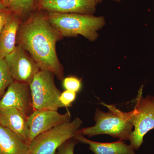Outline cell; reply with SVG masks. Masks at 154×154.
<instances>
[{
	"label": "cell",
	"mask_w": 154,
	"mask_h": 154,
	"mask_svg": "<svg viewBox=\"0 0 154 154\" xmlns=\"http://www.w3.org/2000/svg\"><path fill=\"white\" fill-rule=\"evenodd\" d=\"M101 104L108 108V112L96 108L94 116L95 125L80 129V132L89 137L107 134L119 140H129L133 126L125 118L124 112L115 105H107L103 102Z\"/></svg>",
	"instance_id": "3"
},
{
	"label": "cell",
	"mask_w": 154,
	"mask_h": 154,
	"mask_svg": "<svg viewBox=\"0 0 154 154\" xmlns=\"http://www.w3.org/2000/svg\"><path fill=\"white\" fill-rule=\"evenodd\" d=\"M55 77L44 70L35 75L30 84L33 110H57L63 107L60 100L62 92L56 86Z\"/></svg>",
	"instance_id": "6"
},
{
	"label": "cell",
	"mask_w": 154,
	"mask_h": 154,
	"mask_svg": "<svg viewBox=\"0 0 154 154\" xmlns=\"http://www.w3.org/2000/svg\"><path fill=\"white\" fill-rule=\"evenodd\" d=\"M97 4L95 0H35V10L60 14L94 15Z\"/></svg>",
	"instance_id": "10"
},
{
	"label": "cell",
	"mask_w": 154,
	"mask_h": 154,
	"mask_svg": "<svg viewBox=\"0 0 154 154\" xmlns=\"http://www.w3.org/2000/svg\"><path fill=\"white\" fill-rule=\"evenodd\" d=\"M77 97V93L72 91L65 90L61 93L60 100L63 107H69L72 106Z\"/></svg>",
	"instance_id": "20"
},
{
	"label": "cell",
	"mask_w": 154,
	"mask_h": 154,
	"mask_svg": "<svg viewBox=\"0 0 154 154\" xmlns=\"http://www.w3.org/2000/svg\"><path fill=\"white\" fill-rule=\"evenodd\" d=\"M0 154H29V145L13 131L0 125Z\"/></svg>",
	"instance_id": "14"
},
{
	"label": "cell",
	"mask_w": 154,
	"mask_h": 154,
	"mask_svg": "<svg viewBox=\"0 0 154 154\" xmlns=\"http://www.w3.org/2000/svg\"><path fill=\"white\" fill-rule=\"evenodd\" d=\"M63 86L65 90L72 91L77 93L82 88V81L74 76L67 77L63 80Z\"/></svg>",
	"instance_id": "17"
},
{
	"label": "cell",
	"mask_w": 154,
	"mask_h": 154,
	"mask_svg": "<svg viewBox=\"0 0 154 154\" xmlns=\"http://www.w3.org/2000/svg\"><path fill=\"white\" fill-rule=\"evenodd\" d=\"M47 16L51 25L63 37L81 35L91 42L97 40L98 31L106 24L105 17L94 15L47 12Z\"/></svg>",
	"instance_id": "2"
},
{
	"label": "cell",
	"mask_w": 154,
	"mask_h": 154,
	"mask_svg": "<svg viewBox=\"0 0 154 154\" xmlns=\"http://www.w3.org/2000/svg\"><path fill=\"white\" fill-rule=\"evenodd\" d=\"M4 5L6 6V7H8V0H2Z\"/></svg>",
	"instance_id": "22"
},
{
	"label": "cell",
	"mask_w": 154,
	"mask_h": 154,
	"mask_svg": "<svg viewBox=\"0 0 154 154\" xmlns=\"http://www.w3.org/2000/svg\"><path fill=\"white\" fill-rule=\"evenodd\" d=\"M5 59L14 81L30 85L40 70L33 58L18 45Z\"/></svg>",
	"instance_id": "7"
},
{
	"label": "cell",
	"mask_w": 154,
	"mask_h": 154,
	"mask_svg": "<svg viewBox=\"0 0 154 154\" xmlns=\"http://www.w3.org/2000/svg\"><path fill=\"white\" fill-rule=\"evenodd\" d=\"M47 13L35 10L22 20L17 32V45L30 54L40 70L51 72L63 81L64 68L58 57L56 44L63 37L51 25Z\"/></svg>",
	"instance_id": "1"
},
{
	"label": "cell",
	"mask_w": 154,
	"mask_h": 154,
	"mask_svg": "<svg viewBox=\"0 0 154 154\" xmlns=\"http://www.w3.org/2000/svg\"><path fill=\"white\" fill-rule=\"evenodd\" d=\"M95 1H96V2L98 4H100V3H102L103 0H95ZM112 1H114V2L118 3H119L121 2V0H112Z\"/></svg>",
	"instance_id": "21"
},
{
	"label": "cell",
	"mask_w": 154,
	"mask_h": 154,
	"mask_svg": "<svg viewBox=\"0 0 154 154\" xmlns=\"http://www.w3.org/2000/svg\"><path fill=\"white\" fill-rule=\"evenodd\" d=\"M22 19L14 14L0 33V60L13 51L17 45V32Z\"/></svg>",
	"instance_id": "13"
},
{
	"label": "cell",
	"mask_w": 154,
	"mask_h": 154,
	"mask_svg": "<svg viewBox=\"0 0 154 154\" xmlns=\"http://www.w3.org/2000/svg\"><path fill=\"white\" fill-rule=\"evenodd\" d=\"M143 87L138 92L134 109L124 112L125 118L134 128L129 140L135 150L141 146L145 135L154 128V96L143 97Z\"/></svg>",
	"instance_id": "4"
},
{
	"label": "cell",
	"mask_w": 154,
	"mask_h": 154,
	"mask_svg": "<svg viewBox=\"0 0 154 154\" xmlns=\"http://www.w3.org/2000/svg\"><path fill=\"white\" fill-rule=\"evenodd\" d=\"M79 142L75 138L70 139L59 147L55 154H74L75 146Z\"/></svg>",
	"instance_id": "18"
},
{
	"label": "cell",
	"mask_w": 154,
	"mask_h": 154,
	"mask_svg": "<svg viewBox=\"0 0 154 154\" xmlns=\"http://www.w3.org/2000/svg\"><path fill=\"white\" fill-rule=\"evenodd\" d=\"M14 107L28 117L33 112L30 85L14 81L0 99V109Z\"/></svg>",
	"instance_id": "8"
},
{
	"label": "cell",
	"mask_w": 154,
	"mask_h": 154,
	"mask_svg": "<svg viewBox=\"0 0 154 154\" xmlns=\"http://www.w3.org/2000/svg\"><path fill=\"white\" fill-rule=\"evenodd\" d=\"M28 117L14 107L0 109V125L8 128L29 144Z\"/></svg>",
	"instance_id": "11"
},
{
	"label": "cell",
	"mask_w": 154,
	"mask_h": 154,
	"mask_svg": "<svg viewBox=\"0 0 154 154\" xmlns=\"http://www.w3.org/2000/svg\"><path fill=\"white\" fill-rule=\"evenodd\" d=\"M79 142L89 145V149L94 154H136L131 145L119 140L112 143H101L86 138L79 132L75 137Z\"/></svg>",
	"instance_id": "12"
},
{
	"label": "cell",
	"mask_w": 154,
	"mask_h": 154,
	"mask_svg": "<svg viewBox=\"0 0 154 154\" xmlns=\"http://www.w3.org/2000/svg\"><path fill=\"white\" fill-rule=\"evenodd\" d=\"M14 14L8 7L4 5L2 1L0 0V33Z\"/></svg>",
	"instance_id": "19"
},
{
	"label": "cell",
	"mask_w": 154,
	"mask_h": 154,
	"mask_svg": "<svg viewBox=\"0 0 154 154\" xmlns=\"http://www.w3.org/2000/svg\"><path fill=\"white\" fill-rule=\"evenodd\" d=\"M69 112L60 114L57 110H34L27 118L30 144L34 138L53 128L71 121Z\"/></svg>",
	"instance_id": "9"
},
{
	"label": "cell",
	"mask_w": 154,
	"mask_h": 154,
	"mask_svg": "<svg viewBox=\"0 0 154 154\" xmlns=\"http://www.w3.org/2000/svg\"><path fill=\"white\" fill-rule=\"evenodd\" d=\"M82 123L75 118L38 135L29 144V154H55L63 144L75 137Z\"/></svg>",
	"instance_id": "5"
},
{
	"label": "cell",
	"mask_w": 154,
	"mask_h": 154,
	"mask_svg": "<svg viewBox=\"0 0 154 154\" xmlns=\"http://www.w3.org/2000/svg\"><path fill=\"white\" fill-rule=\"evenodd\" d=\"M5 59L0 60V99L8 87L14 82Z\"/></svg>",
	"instance_id": "16"
},
{
	"label": "cell",
	"mask_w": 154,
	"mask_h": 154,
	"mask_svg": "<svg viewBox=\"0 0 154 154\" xmlns=\"http://www.w3.org/2000/svg\"><path fill=\"white\" fill-rule=\"evenodd\" d=\"M34 2L35 0H8V7L23 20L35 11Z\"/></svg>",
	"instance_id": "15"
}]
</instances>
